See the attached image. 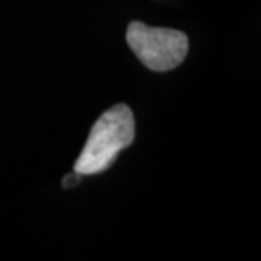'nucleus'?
I'll return each mask as SVG.
<instances>
[{
    "label": "nucleus",
    "mask_w": 261,
    "mask_h": 261,
    "mask_svg": "<svg viewBox=\"0 0 261 261\" xmlns=\"http://www.w3.org/2000/svg\"><path fill=\"white\" fill-rule=\"evenodd\" d=\"M136 138L133 111L126 103H116L93 124L73 171L80 175H97L111 168L122 149L129 148Z\"/></svg>",
    "instance_id": "f257e3e1"
},
{
    "label": "nucleus",
    "mask_w": 261,
    "mask_h": 261,
    "mask_svg": "<svg viewBox=\"0 0 261 261\" xmlns=\"http://www.w3.org/2000/svg\"><path fill=\"white\" fill-rule=\"evenodd\" d=\"M126 41L141 63L153 71H170L189 55V36L168 28H151L134 20L127 25Z\"/></svg>",
    "instance_id": "f03ea898"
},
{
    "label": "nucleus",
    "mask_w": 261,
    "mask_h": 261,
    "mask_svg": "<svg viewBox=\"0 0 261 261\" xmlns=\"http://www.w3.org/2000/svg\"><path fill=\"white\" fill-rule=\"evenodd\" d=\"M82 176H83V175L76 173V171H73L71 175L65 176V178H63V181H61V184H63V187H65V189H71V187L75 185V184H80Z\"/></svg>",
    "instance_id": "7ed1b4c3"
}]
</instances>
